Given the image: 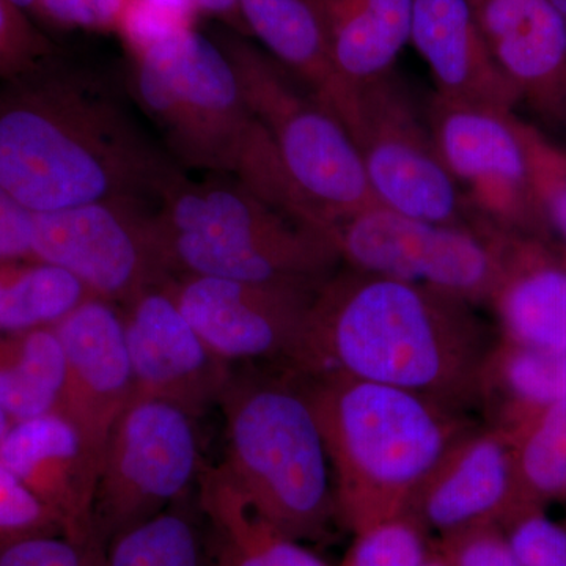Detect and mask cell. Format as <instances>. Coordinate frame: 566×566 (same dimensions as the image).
Masks as SVG:
<instances>
[{
    "mask_svg": "<svg viewBox=\"0 0 566 566\" xmlns=\"http://www.w3.org/2000/svg\"><path fill=\"white\" fill-rule=\"evenodd\" d=\"M0 93V186L33 214L104 200L158 205L185 170L128 103L57 55Z\"/></svg>",
    "mask_w": 566,
    "mask_h": 566,
    "instance_id": "6da1fadb",
    "label": "cell"
},
{
    "mask_svg": "<svg viewBox=\"0 0 566 566\" xmlns=\"http://www.w3.org/2000/svg\"><path fill=\"white\" fill-rule=\"evenodd\" d=\"M475 307L420 283L342 266L315 294L294 370L397 387L469 416L485 408L497 344Z\"/></svg>",
    "mask_w": 566,
    "mask_h": 566,
    "instance_id": "7a4b0ae2",
    "label": "cell"
},
{
    "mask_svg": "<svg viewBox=\"0 0 566 566\" xmlns=\"http://www.w3.org/2000/svg\"><path fill=\"white\" fill-rule=\"evenodd\" d=\"M129 57L134 99L182 170L233 178L334 240L329 223L293 185L232 63L211 36L186 29Z\"/></svg>",
    "mask_w": 566,
    "mask_h": 566,
    "instance_id": "3957f363",
    "label": "cell"
},
{
    "mask_svg": "<svg viewBox=\"0 0 566 566\" xmlns=\"http://www.w3.org/2000/svg\"><path fill=\"white\" fill-rule=\"evenodd\" d=\"M333 469L338 526L353 535L403 516L424 476L475 427L397 387L304 375Z\"/></svg>",
    "mask_w": 566,
    "mask_h": 566,
    "instance_id": "277c9868",
    "label": "cell"
},
{
    "mask_svg": "<svg viewBox=\"0 0 566 566\" xmlns=\"http://www.w3.org/2000/svg\"><path fill=\"white\" fill-rule=\"evenodd\" d=\"M218 406L227 438L219 465L233 485L282 534L326 542L338 527L333 469L304 375L233 367Z\"/></svg>",
    "mask_w": 566,
    "mask_h": 566,
    "instance_id": "5b68a950",
    "label": "cell"
},
{
    "mask_svg": "<svg viewBox=\"0 0 566 566\" xmlns=\"http://www.w3.org/2000/svg\"><path fill=\"white\" fill-rule=\"evenodd\" d=\"M174 275L319 289L342 266L333 237L229 177L182 174L156 208Z\"/></svg>",
    "mask_w": 566,
    "mask_h": 566,
    "instance_id": "8992f818",
    "label": "cell"
},
{
    "mask_svg": "<svg viewBox=\"0 0 566 566\" xmlns=\"http://www.w3.org/2000/svg\"><path fill=\"white\" fill-rule=\"evenodd\" d=\"M211 39L232 63L253 114L270 133L297 191L335 223L378 203L345 126L281 63L232 29Z\"/></svg>",
    "mask_w": 566,
    "mask_h": 566,
    "instance_id": "52a82bcc",
    "label": "cell"
},
{
    "mask_svg": "<svg viewBox=\"0 0 566 566\" xmlns=\"http://www.w3.org/2000/svg\"><path fill=\"white\" fill-rule=\"evenodd\" d=\"M510 234L491 223L450 226L376 205L335 223L344 266L430 286L479 305L491 303L504 274Z\"/></svg>",
    "mask_w": 566,
    "mask_h": 566,
    "instance_id": "ba28073f",
    "label": "cell"
},
{
    "mask_svg": "<svg viewBox=\"0 0 566 566\" xmlns=\"http://www.w3.org/2000/svg\"><path fill=\"white\" fill-rule=\"evenodd\" d=\"M379 205L422 221L482 227L458 182L446 169L430 126L392 71L354 84L344 123Z\"/></svg>",
    "mask_w": 566,
    "mask_h": 566,
    "instance_id": "9c48e42d",
    "label": "cell"
},
{
    "mask_svg": "<svg viewBox=\"0 0 566 566\" xmlns=\"http://www.w3.org/2000/svg\"><path fill=\"white\" fill-rule=\"evenodd\" d=\"M196 417L134 395L112 428L93 497V528L109 545L182 501L202 474Z\"/></svg>",
    "mask_w": 566,
    "mask_h": 566,
    "instance_id": "30bf717a",
    "label": "cell"
},
{
    "mask_svg": "<svg viewBox=\"0 0 566 566\" xmlns=\"http://www.w3.org/2000/svg\"><path fill=\"white\" fill-rule=\"evenodd\" d=\"M158 205L104 200L33 216L32 256L80 279L118 307L174 277L159 232Z\"/></svg>",
    "mask_w": 566,
    "mask_h": 566,
    "instance_id": "8fae6325",
    "label": "cell"
},
{
    "mask_svg": "<svg viewBox=\"0 0 566 566\" xmlns=\"http://www.w3.org/2000/svg\"><path fill=\"white\" fill-rule=\"evenodd\" d=\"M428 126L436 150L472 210L499 232L551 243L538 202L524 122L434 95Z\"/></svg>",
    "mask_w": 566,
    "mask_h": 566,
    "instance_id": "7c38bea8",
    "label": "cell"
},
{
    "mask_svg": "<svg viewBox=\"0 0 566 566\" xmlns=\"http://www.w3.org/2000/svg\"><path fill=\"white\" fill-rule=\"evenodd\" d=\"M166 290L226 363L294 368L300 359L314 290L193 274L174 275Z\"/></svg>",
    "mask_w": 566,
    "mask_h": 566,
    "instance_id": "4fadbf2b",
    "label": "cell"
},
{
    "mask_svg": "<svg viewBox=\"0 0 566 566\" xmlns=\"http://www.w3.org/2000/svg\"><path fill=\"white\" fill-rule=\"evenodd\" d=\"M65 356V376L54 411L80 434L98 480L107 441L136 394L122 311L92 296L54 326Z\"/></svg>",
    "mask_w": 566,
    "mask_h": 566,
    "instance_id": "5bb4252c",
    "label": "cell"
},
{
    "mask_svg": "<svg viewBox=\"0 0 566 566\" xmlns=\"http://www.w3.org/2000/svg\"><path fill=\"white\" fill-rule=\"evenodd\" d=\"M120 311L134 395L170 401L196 419L218 406L233 365L208 348L166 283L137 294Z\"/></svg>",
    "mask_w": 566,
    "mask_h": 566,
    "instance_id": "9a60e30c",
    "label": "cell"
},
{
    "mask_svg": "<svg viewBox=\"0 0 566 566\" xmlns=\"http://www.w3.org/2000/svg\"><path fill=\"white\" fill-rule=\"evenodd\" d=\"M521 509L509 436L499 427H474L424 476L405 515L438 538L472 527L501 526Z\"/></svg>",
    "mask_w": 566,
    "mask_h": 566,
    "instance_id": "2e32d148",
    "label": "cell"
},
{
    "mask_svg": "<svg viewBox=\"0 0 566 566\" xmlns=\"http://www.w3.org/2000/svg\"><path fill=\"white\" fill-rule=\"evenodd\" d=\"M0 465L55 513L63 535L95 532L96 476L76 428L57 411L11 424L0 441Z\"/></svg>",
    "mask_w": 566,
    "mask_h": 566,
    "instance_id": "e0dca14e",
    "label": "cell"
},
{
    "mask_svg": "<svg viewBox=\"0 0 566 566\" xmlns=\"http://www.w3.org/2000/svg\"><path fill=\"white\" fill-rule=\"evenodd\" d=\"M449 102L513 112L520 93L495 65L469 0H415L411 36Z\"/></svg>",
    "mask_w": 566,
    "mask_h": 566,
    "instance_id": "ac0fdd59",
    "label": "cell"
},
{
    "mask_svg": "<svg viewBox=\"0 0 566 566\" xmlns=\"http://www.w3.org/2000/svg\"><path fill=\"white\" fill-rule=\"evenodd\" d=\"M495 65L539 114L566 82V22L551 0H469Z\"/></svg>",
    "mask_w": 566,
    "mask_h": 566,
    "instance_id": "d6986e66",
    "label": "cell"
},
{
    "mask_svg": "<svg viewBox=\"0 0 566 566\" xmlns=\"http://www.w3.org/2000/svg\"><path fill=\"white\" fill-rule=\"evenodd\" d=\"M490 304L505 340L566 353V268L549 243L510 237L504 274Z\"/></svg>",
    "mask_w": 566,
    "mask_h": 566,
    "instance_id": "ffe728a7",
    "label": "cell"
},
{
    "mask_svg": "<svg viewBox=\"0 0 566 566\" xmlns=\"http://www.w3.org/2000/svg\"><path fill=\"white\" fill-rule=\"evenodd\" d=\"M249 35L344 123L354 85L338 73L312 0H240Z\"/></svg>",
    "mask_w": 566,
    "mask_h": 566,
    "instance_id": "44dd1931",
    "label": "cell"
},
{
    "mask_svg": "<svg viewBox=\"0 0 566 566\" xmlns=\"http://www.w3.org/2000/svg\"><path fill=\"white\" fill-rule=\"evenodd\" d=\"M199 510L211 542V566H333L256 513L221 465H203Z\"/></svg>",
    "mask_w": 566,
    "mask_h": 566,
    "instance_id": "7402d4cb",
    "label": "cell"
},
{
    "mask_svg": "<svg viewBox=\"0 0 566 566\" xmlns=\"http://www.w3.org/2000/svg\"><path fill=\"white\" fill-rule=\"evenodd\" d=\"M338 73L360 84L392 71L411 36L415 0H312Z\"/></svg>",
    "mask_w": 566,
    "mask_h": 566,
    "instance_id": "603a6c76",
    "label": "cell"
},
{
    "mask_svg": "<svg viewBox=\"0 0 566 566\" xmlns=\"http://www.w3.org/2000/svg\"><path fill=\"white\" fill-rule=\"evenodd\" d=\"M494 401L499 411L494 427L502 430L566 403V353L497 340L486 365L485 408Z\"/></svg>",
    "mask_w": 566,
    "mask_h": 566,
    "instance_id": "cb8c5ba5",
    "label": "cell"
},
{
    "mask_svg": "<svg viewBox=\"0 0 566 566\" xmlns=\"http://www.w3.org/2000/svg\"><path fill=\"white\" fill-rule=\"evenodd\" d=\"M65 376V356L54 327L0 335V409L10 419L54 411Z\"/></svg>",
    "mask_w": 566,
    "mask_h": 566,
    "instance_id": "d4e9b609",
    "label": "cell"
},
{
    "mask_svg": "<svg viewBox=\"0 0 566 566\" xmlns=\"http://www.w3.org/2000/svg\"><path fill=\"white\" fill-rule=\"evenodd\" d=\"M92 296L55 264L33 256L0 263V335L54 327Z\"/></svg>",
    "mask_w": 566,
    "mask_h": 566,
    "instance_id": "484cf974",
    "label": "cell"
},
{
    "mask_svg": "<svg viewBox=\"0 0 566 566\" xmlns=\"http://www.w3.org/2000/svg\"><path fill=\"white\" fill-rule=\"evenodd\" d=\"M182 501L112 538L109 566H211L205 517L199 520Z\"/></svg>",
    "mask_w": 566,
    "mask_h": 566,
    "instance_id": "4316f807",
    "label": "cell"
},
{
    "mask_svg": "<svg viewBox=\"0 0 566 566\" xmlns=\"http://www.w3.org/2000/svg\"><path fill=\"white\" fill-rule=\"evenodd\" d=\"M504 431L512 444L521 504L543 506L566 495V403Z\"/></svg>",
    "mask_w": 566,
    "mask_h": 566,
    "instance_id": "83f0119b",
    "label": "cell"
},
{
    "mask_svg": "<svg viewBox=\"0 0 566 566\" xmlns=\"http://www.w3.org/2000/svg\"><path fill=\"white\" fill-rule=\"evenodd\" d=\"M430 554V534L403 515L354 535L338 566H420Z\"/></svg>",
    "mask_w": 566,
    "mask_h": 566,
    "instance_id": "f1b7e54d",
    "label": "cell"
},
{
    "mask_svg": "<svg viewBox=\"0 0 566 566\" xmlns=\"http://www.w3.org/2000/svg\"><path fill=\"white\" fill-rule=\"evenodd\" d=\"M536 202L551 238L566 244V147L524 122Z\"/></svg>",
    "mask_w": 566,
    "mask_h": 566,
    "instance_id": "f546056e",
    "label": "cell"
},
{
    "mask_svg": "<svg viewBox=\"0 0 566 566\" xmlns=\"http://www.w3.org/2000/svg\"><path fill=\"white\" fill-rule=\"evenodd\" d=\"M0 566H109L107 545L85 536L40 534L13 539L0 549Z\"/></svg>",
    "mask_w": 566,
    "mask_h": 566,
    "instance_id": "4dcf8cb0",
    "label": "cell"
},
{
    "mask_svg": "<svg viewBox=\"0 0 566 566\" xmlns=\"http://www.w3.org/2000/svg\"><path fill=\"white\" fill-rule=\"evenodd\" d=\"M499 527L524 566H566V527L543 506H524Z\"/></svg>",
    "mask_w": 566,
    "mask_h": 566,
    "instance_id": "1f68e13d",
    "label": "cell"
},
{
    "mask_svg": "<svg viewBox=\"0 0 566 566\" xmlns=\"http://www.w3.org/2000/svg\"><path fill=\"white\" fill-rule=\"evenodd\" d=\"M54 55L57 50L32 18L9 0H0V80L24 76Z\"/></svg>",
    "mask_w": 566,
    "mask_h": 566,
    "instance_id": "d6a6232c",
    "label": "cell"
},
{
    "mask_svg": "<svg viewBox=\"0 0 566 566\" xmlns=\"http://www.w3.org/2000/svg\"><path fill=\"white\" fill-rule=\"evenodd\" d=\"M196 14L189 0H128L117 33L133 52L193 28Z\"/></svg>",
    "mask_w": 566,
    "mask_h": 566,
    "instance_id": "836d02e7",
    "label": "cell"
},
{
    "mask_svg": "<svg viewBox=\"0 0 566 566\" xmlns=\"http://www.w3.org/2000/svg\"><path fill=\"white\" fill-rule=\"evenodd\" d=\"M62 524L20 479L0 465V538L13 539L24 536L54 534Z\"/></svg>",
    "mask_w": 566,
    "mask_h": 566,
    "instance_id": "e575fe53",
    "label": "cell"
},
{
    "mask_svg": "<svg viewBox=\"0 0 566 566\" xmlns=\"http://www.w3.org/2000/svg\"><path fill=\"white\" fill-rule=\"evenodd\" d=\"M431 549L450 566H524L495 524L431 538Z\"/></svg>",
    "mask_w": 566,
    "mask_h": 566,
    "instance_id": "d590c367",
    "label": "cell"
},
{
    "mask_svg": "<svg viewBox=\"0 0 566 566\" xmlns=\"http://www.w3.org/2000/svg\"><path fill=\"white\" fill-rule=\"evenodd\" d=\"M128 0H35L33 20L65 31H118Z\"/></svg>",
    "mask_w": 566,
    "mask_h": 566,
    "instance_id": "8d00e7d4",
    "label": "cell"
},
{
    "mask_svg": "<svg viewBox=\"0 0 566 566\" xmlns=\"http://www.w3.org/2000/svg\"><path fill=\"white\" fill-rule=\"evenodd\" d=\"M33 216L0 186V263L32 259Z\"/></svg>",
    "mask_w": 566,
    "mask_h": 566,
    "instance_id": "74e56055",
    "label": "cell"
},
{
    "mask_svg": "<svg viewBox=\"0 0 566 566\" xmlns=\"http://www.w3.org/2000/svg\"><path fill=\"white\" fill-rule=\"evenodd\" d=\"M196 9L197 14H207V17L218 18L226 22L227 28L249 36L248 25L241 14L240 0H189Z\"/></svg>",
    "mask_w": 566,
    "mask_h": 566,
    "instance_id": "f35d334b",
    "label": "cell"
},
{
    "mask_svg": "<svg viewBox=\"0 0 566 566\" xmlns=\"http://www.w3.org/2000/svg\"><path fill=\"white\" fill-rule=\"evenodd\" d=\"M538 115L547 125L553 126V128L558 129V132L564 133L566 136V82L560 92L557 93L556 98L549 103L546 109L539 112Z\"/></svg>",
    "mask_w": 566,
    "mask_h": 566,
    "instance_id": "ab89813d",
    "label": "cell"
},
{
    "mask_svg": "<svg viewBox=\"0 0 566 566\" xmlns=\"http://www.w3.org/2000/svg\"><path fill=\"white\" fill-rule=\"evenodd\" d=\"M9 2L13 3L17 9L24 11V13L33 20V7H35V0H9Z\"/></svg>",
    "mask_w": 566,
    "mask_h": 566,
    "instance_id": "60d3db41",
    "label": "cell"
},
{
    "mask_svg": "<svg viewBox=\"0 0 566 566\" xmlns=\"http://www.w3.org/2000/svg\"><path fill=\"white\" fill-rule=\"evenodd\" d=\"M10 428V417L0 409V441H2L3 436L9 433Z\"/></svg>",
    "mask_w": 566,
    "mask_h": 566,
    "instance_id": "b9f144b4",
    "label": "cell"
},
{
    "mask_svg": "<svg viewBox=\"0 0 566 566\" xmlns=\"http://www.w3.org/2000/svg\"><path fill=\"white\" fill-rule=\"evenodd\" d=\"M420 566H450L447 564L446 560H442L441 557L438 556V554L433 553V549H431L430 557L427 558V560L423 562Z\"/></svg>",
    "mask_w": 566,
    "mask_h": 566,
    "instance_id": "7bdbcfd3",
    "label": "cell"
},
{
    "mask_svg": "<svg viewBox=\"0 0 566 566\" xmlns=\"http://www.w3.org/2000/svg\"><path fill=\"white\" fill-rule=\"evenodd\" d=\"M551 2H553V6L556 7L558 13L562 14L566 22V0H551Z\"/></svg>",
    "mask_w": 566,
    "mask_h": 566,
    "instance_id": "ee69618b",
    "label": "cell"
},
{
    "mask_svg": "<svg viewBox=\"0 0 566 566\" xmlns=\"http://www.w3.org/2000/svg\"><path fill=\"white\" fill-rule=\"evenodd\" d=\"M562 262H564L565 268H566V248H565V251H564V256H562Z\"/></svg>",
    "mask_w": 566,
    "mask_h": 566,
    "instance_id": "f6af8a7d",
    "label": "cell"
},
{
    "mask_svg": "<svg viewBox=\"0 0 566 566\" xmlns=\"http://www.w3.org/2000/svg\"><path fill=\"white\" fill-rule=\"evenodd\" d=\"M564 526L566 527V521H565V523H564Z\"/></svg>",
    "mask_w": 566,
    "mask_h": 566,
    "instance_id": "bcb514c9",
    "label": "cell"
}]
</instances>
